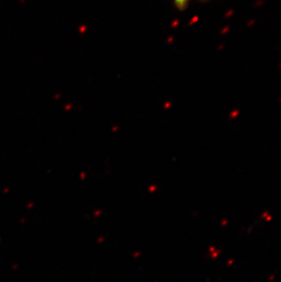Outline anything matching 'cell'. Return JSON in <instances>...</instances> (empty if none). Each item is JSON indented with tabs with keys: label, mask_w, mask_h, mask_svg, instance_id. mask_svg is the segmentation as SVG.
<instances>
[{
	"label": "cell",
	"mask_w": 281,
	"mask_h": 282,
	"mask_svg": "<svg viewBox=\"0 0 281 282\" xmlns=\"http://www.w3.org/2000/svg\"><path fill=\"white\" fill-rule=\"evenodd\" d=\"M191 1V0H174V3L176 5L177 7L179 8H184V7L188 5V3Z\"/></svg>",
	"instance_id": "cell-1"
}]
</instances>
